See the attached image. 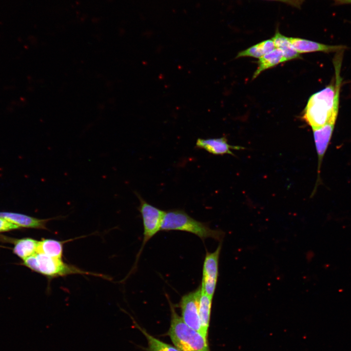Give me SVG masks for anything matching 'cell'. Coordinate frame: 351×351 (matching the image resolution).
Segmentation results:
<instances>
[{
  "label": "cell",
  "mask_w": 351,
  "mask_h": 351,
  "mask_svg": "<svg viewBox=\"0 0 351 351\" xmlns=\"http://www.w3.org/2000/svg\"><path fill=\"white\" fill-rule=\"evenodd\" d=\"M0 217L18 226L20 228H32L48 230L47 223L50 220L62 218L63 216L39 219L26 214L7 212H0Z\"/></svg>",
  "instance_id": "9c48e42d"
},
{
  "label": "cell",
  "mask_w": 351,
  "mask_h": 351,
  "mask_svg": "<svg viewBox=\"0 0 351 351\" xmlns=\"http://www.w3.org/2000/svg\"><path fill=\"white\" fill-rule=\"evenodd\" d=\"M221 249L220 243L215 251L206 254L203 267L201 291L213 298L218 276V261Z\"/></svg>",
  "instance_id": "8992f818"
},
{
  "label": "cell",
  "mask_w": 351,
  "mask_h": 351,
  "mask_svg": "<svg viewBox=\"0 0 351 351\" xmlns=\"http://www.w3.org/2000/svg\"><path fill=\"white\" fill-rule=\"evenodd\" d=\"M278 1L285 3L292 6L300 8L301 5L303 3L304 0H269Z\"/></svg>",
  "instance_id": "ffe728a7"
},
{
  "label": "cell",
  "mask_w": 351,
  "mask_h": 351,
  "mask_svg": "<svg viewBox=\"0 0 351 351\" xmlns=\"http://www.w3.org/2000/svg\"><path fill=\"white\" fill-rule=\"evenodd\" d=\"M22 264L50 279L72 274L105 277L100 274L82 270L74 265L65 263L62 259L52 257L39 253H36L23 260Z\"/></svg>",
  "instance_id": "277c9868"
},
{
  "label": "cell",
  "mask_w": 351,
  "mask_h": 351,
  "mask_svg": "<svg viewBox=\"0 0 351 351\" xmlns=\"http://www.w3.org/2000/svg\"><path fill=\"white\" fill-rule=\"evenodd\" d=\"M195 147L204 149L214 155L229 154L234 156L232 150H242L245 148L240 146L230 145L225 136L214 138H200L197 139Z\"/></svg>",
  "instance_id": "30bf717a"
},
{
  "label": "cell",
  "mask_w": 351,
  "mask_h": 351,
  "mask_svg": "<svg viewBox=\"0 0 351 351\" xmlns=\"http://www.w3.org/2000/svg\"><path fill=\"white\" fill-rule=\"evenodd\" d=\"M342 55L337 54L333 58L335 72V82L313 94L309 98L304 109L303 118L312 129L325 125L330 120H336L339 110L340 77Z\"/></svg>",
  "instance_id": "6da1fadb"
},
{
  "label": "cell",
  "mask_w": 351,
  "mask_h": 351,
  "mask_svg": "<svg viewBox=\"0 0 351 351\" xmlns=\"http://www.w3.org/2000/svg\"><path fill=\"white\" fill-rule=\"evenodd\" d=\"M335 4H351V0H332Z\"/></svg>",
  "instance_id": "44dd1931"
},
{
  "label": "cell",
  "mask_w": 351,
  "mask_h": 351,
  "mask_svg": "<svg viewBox=\"0 0 351 351\" xmlns=\"http://www.w3.org/2000/svg\"><path fill=\"white\" fill-rule=\"evenodd\" d=\"M171 324L168 334L179 351H210L207 339L200 332L188 326L177 313L169 300Z\"/></svg>",
  "instance_id": "3957f363"
},
{
  "label": "cell",
  "mask_w": 351,
  "mask_h": 351,
  "mask_svg": "<svg viewBox=\"0 0 351 351\" xmlns=\"http://www.w3.org/2000/svg\"><path fill=\"white\" fill-rule=\"evenodd\" d=\"M283 62H285V60L282 51L279 48H275L259 58L257 61L258 67L254 74L253 78H256L263 71Z\"/></svg>",
  "instance_id": "5bb4252c"
},
{
  "label": "cell",
  "mask_w": 351,
  "mask_h": 351,
  "mask_svg": "<svg viewBox=\"0 0 351 351\" xmlns=\"http://www.w3.org/2000/svg\"><path fill=\"white\" fill-rule=\"evenodd\" d=\"M161 230L189 232L197 235L203 240L212 238L221 242L225 235L223 231L211 229L207 223L195 220L180 209L165 211Z\"/></svg>",
  "instance_id": "7a4b0ae2"
},
{
  "label": "cell",
  "mask_w": 351,
  "mask_h": 351,
  "mask_svg": "<svg viewBox=\"0 0 351 351\" xmlns=\"http://www.w3.org/2000/svg\"><path fill=\"white\" fill-rule=\"evenodd\" d=\"M21 229L18 226L0 217V233Z\"/></svg>",
  "instance_id": "d6986e66"
},
{
  "label": "cell",
  "mask_w": 351,
  "mask_h": 351,
  "mask_svg": "<svg viewBox=\"0 0 351 351\" xmlns=\"http://www.w3.org/2000/svg\"><path fill=\"white\" fill-rule=\"evenodd\" d=\"M275 48V47L272 39H267L239 52L236 58L243 57H251L259 58L264 55L272 51Z\"/></svg>",
  "instance_id": "e0dca14e"
},
{
  "label": "cell",
  "mask_w": 351,
  "mask_h": 351,
  "mask_svg": "<svg viewBox=\"0 0 351 351\" xmlns=\"http://www.w3.org/2000/svg\"><path fill=\"white\" fill-rule=\"evenodd\" d=\"M335 123L329 122L319 128L312 129L314 141L318 157L317 178L319 181L320 168L324 156L331 139Z\"/></svg>",
  "instance_id": "ba28073f"
},
{
  "label": "cell",
  "mask_w": 351,
  "mask_h": 351,
  "mask_svg": "<svg viewBox=\"0 0 351 351\" xmlns=\"http://www.w3.org/2000/svg\"><path fill=\"white\" fill-rule=\"evenodd\" d=\"M136 325L147 339L148 351H179L176 347L163 342L151 335L136 324Z\"/></svg>",
  "instance_id": "ac0fdd59"
},
{
  "label": "cell",
  "mask_w": 351,
  "mask_h": 351,
  "mask_svg": "<svg viewBox=\"0 0 351 351\" xmlns=\"http://www.w3.org/2000/svg\"><path fill=\"white\" fill-rule=\"evenodd\" d=\"M201 286L196 290L183 295L180 301L181 318L190 327L200 333L201 325L199 315V302Z\"/></svg>",
  "instance_id": "52a82bcc"
},
{
  "label": "cell",
  "mask_w": 351,
  "mask_h": 351,
  "mask_svg": "<svg viewBox=\"0 0 351 351\" xmlns=\"http://www.w3.org/2000/svg\"><path fill=\"white\" fill-rule=\"evenodd\" d=\"M272 39L275 47L282 51L285 62L300 58V54L293 48L289 38L284 36L278 31H276Z\"/></svg>",
  "instance_id": "2e32d148"
},
{
  "label": "cell",
  "mask_w": 351,
  "mask_h": 351,
  "mask_svg": "<svg viewBox=\"0 0 351 351\" xmlns=\"http://www.w3.org/2000/svg\"><path fill=\"white\" fill-rule=\"evenodd\" d=\"M136 194L139 200L138 209L142 217L144 228L143 240L140 250L141 252L145 244L161 230L165 211L150 204L137 193Z\"/></svg>",
  "instance_id": "5b68a950"
},
{
  "label": "cell",
  "mask_w": 351,
  "mask_h": 351,
  "mask_svg": "<svg viewBox=\"0 0 351 351\" xmlns=\"http://www.w3.org/2000/svg\"><path fill=\"white\" fill-rule=\"evenodd\" d=\"M39 241L30 237L14 239L13 253L23 260L37 253Z\"/></svg>",
  "instance_id": "4fadbf2b"
},
{
  "label": "cell",
  "mask_w": 351,
  "mask_h": 351,
  "mask_svg": "<svg viewBox=\"0 0 351 351\" xmlns=\"http://www.w3.org/2000/svg\"><path fill=\"white\" fill-rule=\"evenodd\" d=\"M212 299L202 291H201L199 302V315L201 325L200 333L206 339H207L210 324Z\"/></svg>",
  "instance_id": "7c38bea8"
},
{
  "label": "cell",
  "mask_w": 351,
  "mask_h": 351,
  "mask_svg": "<svg viewBox=\"0 0 351 351\" xmlns=\"http://www.w3.org/2000/svg\"><path fill=\"white\" fill-rule=\"evenodd\" d=\"M65 241L53 239H42L39 241L37 253L49 256L62 259L63 243Z\"/></svg>",
  "instance_id": "9a60e30c"
},
{
  "label": "cell",
  "mask_w": 351,
  "mask_h": 351,
  "mask_svg": "<svg viewBox=\"0 0 351 351\" xmlns=\"http://www.w3.org/2000/svg\"><path fill=\"white\" fill-rule=\"evenodd\" d=\"M290 41L295 50L300 53L323 52H337L344 51L346 46L341 45H327L306 39L289 38Z\"/></svg>",
  "instance_id": "8fae6325"
}]
</instances>
